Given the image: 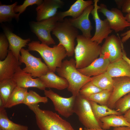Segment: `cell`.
<instances>
[{
	"label": "cell",
	"mask_w": 130,
	"mask_h": 130,
	"mask_svg": "<svg viewBox=\"0 0 130 130\" xmlns=\"http://www.w3.org/2000/svg\"><path fill=\"white\" fill-rule=\"evenodd\" d=\"M123 56L122 58L128 64L130 67V59L127 56L126 52L124 49L123 45L122 46Z\"/></svg>",
	"instance_id": "obj_39"
},
{
	"label": "cell",
	"mask_w": 130,
	"mask_h": 130,
	"mask_svg": "<svg viewBox=\"0 0 130 130\" xmlns=\"http://www.w3.org/2000/svg\"><path fill=\"white\" fill-rule=\"evenodd\" d=\"M94 7V5H91L87 7L78 18L68 19L72 25L81 30L83 36L89 38H92L91 32L93 28L89 16Z\"/></svg>",
	"instance_id": "obj_16"
},
{
	"label": "cell",
	"mask_w": 130,
	"mask_h": 130,
	"mask_svg": "<svg viewBox=\"0 0 130 130\" xmlns=\"http://www.w3.org/2000/svg\"><path fill=\"white\" fill-rule=\"evenodd\" d=\"M124 116L127 122L130 124V109L124 114Z\"/></svg>",
	"instance_id": "obj_40"
},
{
	"label": "cell",
	"mask_w": 130,
	"mask_h": 130,
	"mask_svg": "<svg viewBox=\"0 0 130 130\" xmlns=\"http://www.w3.org/2000/svg\"><path fill=\"white\" fill-rule=\"evenodd\" d=\"M111 130H130V127L126 126H120L114 127Z\"/></svg>",
	"instance_id": "obj_41"
},
{
	"label": "cell",
	"mask_w": 130,
	"mask_h": 130,
	"mask_svg": "<svg viewBox=\"0 0 130 130\" xmlns=\"http://www.w3.org/2000/svg\"><path fill=\"white\" fill-rule=\"evenodd\" d=\"M5 108H0V130H28L27 126L14 123L8 118Z\"/></svg>",
	"instance_id": "obj_24"
},
{
	"label": "cell",
	"mask_w": 130,
	"mask_h": 130,
	"mask_svg": "<svg viewBox=\"0 0 130 130\" xmlns=\"http://www.w3.org/2000/svg\"><path fill=\"white\" fill-rule=\"evenodd\" d=\"M52 32L58 40V44L62 45L65 48L67 56H73L75 48V40L79 35L78 29L66 18L58 21Z\"/></svg>",
	"instance_id": "obj_4"
},
{
	"label": "cell",
	"mask_w": 130,
	"mask_h": 130,
	"mask_svg": "<svg viewBox=\"0 0 130 130\" xmlns=\"http://www.w3.org/2000/svg\"><path fill=\"white\" fill-rule=\"evenodd\" d=\"M121 8L123 13H130V0H124Z\"/></svg>",
	"instance_id": "obj_37"
},
{
	"label": "cell",
	"mask_w": 130,
	"mask_h": 130,
	"mask_svg": "<svg viewBox=\"0 0 130 130\" xmlns=\"http://www.w3.org/2000/svg\"><path fill=\"white\" fill-rule=\"evenodd\" d=\"M17 86L13 78L0 81V98L2 101L4 107L9 97Z\"/></svg>",
	"instance_id": "obj_26"
},
{
	"label": "cell",
	"mask_w": 130,
	"mask_h": 130,
	"mask_svg": "<svg viewBox=\"0 0 130 130\" xmlns=\"http://www.w3.org/2000/svg\"><path fill=\"white\" fill-rule=\"evenodd\" d=\"M77 44L74 54L76 67L80 69L88 66L99 56L101 46L91 38L78 35L76 38Z\"/></svg>",
	"instance_id": "obj_1"
},
{
	"label": "cell",
	"mask_w": 130,
	"mask_h": 130,
	"mask_svg": "<svg viewBox=\"0 0 130 130\" xmlns=\"http://www.w3.org/2000/svg\"><path fill=\"white\" fill-rule=\"evenodd\" d=\"M45 96L52 101L55 110L61 116L67 118L74 113V107L76 96L72 95L69 98L63 97L51 89L44 91Z\"/></svg>",
	"instance_id": "obj_9"
},
{
	"label": "cell",
	"mask_w": 130,
	"mask_h": 130,
	"mask_svg": "<svg viewBox=\"0 0 130 130\" xmlns=\"http://www.w3.org/2000/svg\"><path fill=\"white\" fill-rule=\"evenodd\" d=\"M112 91L109 90H103L100 92L102 98V105H107Z\"/></svg>",
	"instance_id": "obj_35"
},
{
	"label": "cell",
	"mask_w": 130,
	"mask_h": 130,
	"mask_svg": "<svg viewBox=\"0 0 130 130\" xmlns=\"http://www.w3.org/2000/svg\"><path fill=\"white\" fill-rule=\"evenodd\" d=\"M28 92L27 89L17 86L9 97L5 108H10L20 104H23Z\"/></svg>",
	"instance_id": "obj_25"
},
{
	"label": "cell",
	"mask_w": 130,
	"mask_h": 130,
	"mask_svg": "<svg viewBox=\"0 0 130 130\" xmlns=\"http://www.w3.org/2000/svg\"><path fill=\"white\" fill-rule=\"evenodd\" d=\"M100 120L102 124V128L105 130H109L111 127H130V124L122 115H110L101 118Z\"/></svg>",
	"instance_id": "obj_23"
},
{
	"label": "cell",
	"mask_w": 130,
	"mask_h": 130,
	"mask_svg": "<svg viewBox=\"0 0 130 130\" xmlns=\"http://www.w3.org/2000/svg\"><path fill=\"white\" fill-rule=\"evenodd\" d=\"M106 72L112 78L130 77V67L122 58L110 63Z\"/></svg>",
	"instance_id": "obj_21"
},
{
	"label": "cell",
	"mask_w": 130,
	"mask_h": 130,
	"mask_svg": "<svg viewBox=\"0 0 130 130\" xmlns=\"http://www.w3.org/2000/svg\"><path fill=\"white\" fill-rule=\"evenodd\" d=\"M17 4L16 2L11 5H0V23L10 21L13 19L19 20L20 15L18 13H15L14 10V8Z\"/></svg>",
	"instance_id": "obj_29"
},
{
	"label": "cell",
	"mask_w": 130,
	"mask_h": 130,
	"mask_svg": "<svg viewBox=\"0 0 130 130\" xmlns=\"http://www.w3.org/2000/svg\"><path fill=\"white\" fill-rule=\"evenodd\" d=\"M98 12L102 13L106 17L111 29L116 32L130 27V22L126 20L122 11L119 9L113 8L109 10L106 5L101 3L99 6Z\"/></svg>",
	"instance_id": "obj_10"
},
{
	"label": "cell",
	"mask_w": 130,
	"mask_h": 130,
	"mask_svg": "<svg viewBox=\"0 0 130 130\" xmlns=\"http://www.w3.org/2000/svg\"><path fill=\"white\" fill-rule=\"evenodd\" d=\"M28 46V50L38 52L49 70L54 72L57 68L61 66L62 60L67 56L66 50L62 45L58 44L50 47L39 41H32L29 42Z\"/></svg>",
	"instance_id": "obj_2"
},
{
	"label": "cell",
	"mask_w": 130,
	"mask_h": 130,
	"mask_svg": "<svg viewBox=\"0 0 130 130\" xmlns=\"http://www.w3.org/2000/svg\"><path fill=\"white\" fill-rule=\"evenodd\" d=\"M114 109L121 115L130 109V92L124 96L116 103Z\"/></svg>",
	"instance_id": "obj_31"
},
{
	"label": "cell",
	"mask_w": 130,
	"mask_h": 130,
	"mask_svg": "<svg viewBox=\"0 0 130 130\" xmlns=\"http://www.w3.org/2000/svg\"><path fill=\"white\" fill-rule=\"evenodd\" d=\"M21 65L12 52L9 50L5 59L0 60V81L13 78L18 67Z\"/></svg>",
	"instance_id": "obj_17"
},
{
	"label": "cell",
	"mask_w": 130,
	"mask_h": 130,
	"mask_svg": "<svg viewBox=\"0 0 130 130\" xmlns=\"http://www.w3.org/2000/svg\"><path fill=\"white\" fill-rule=\"evenodd\" d=\"M9 44L8 39L5 34L0 35V60H4L7 55Z\"/></svg>",
	"instance_id": "obj_33"
},
{
	"label": "cell",
	"mask_w": 130,
	"mask_h": 130,
	"mask_svg": "<svg viewBox=\"0 0 130 130\" xmlns=\"http://www.w3.org/2000/svg\"><path fill=\"white\" fill-rule=\"evenodd\" d=\"M109 36L105 39L101 46V53L109 59L110 63L122 58V46L123 43L118 34Z\"/></svg>",
	"instance_id": "obj_12"
},
{
	"label": "cell",
	"mask_w": 130,
	"mask_h": 130,
	"mask_svg": "<svg viewBox=\"0 0 130 130\" xmlns=\"http://www.w3.org/2000/svg\"><path fill=\"white\" fill-rule=\"evenodd\" d=\"M94 7L91 13L94 21L95 25V31L91 40L99 44L102 42L111 33L113 30L110 27L108 21L106 19L102 20L100 18L98 13L99 6L98 3L99 0H93Z\"/></svg>",
	"instance_id": "obj_11"
},
{
	"label": "cell",
	"mask_w": 130,
	"mask_h": 130,
	"mask_svg": "<svg viewBox=\"0 0 130 130\" xmlns=\"http://www.w3.org/2000/svg\"><path fill=\"white\" fill-rule=\"evenodd\" d=\"M64 2L60 0H44L36 10L37 21L52 17L56 15L58 9L63 7Z\"/></svg>",
	"instance_id": "obj_15"
},
{
	"label": "cell",
	"mask_w": 130,
	"mask_h": 130,
	"mask_svg": "<svg viewBox=\"0 0 130 130\" xmlns=\"http://www.w3.org/2000/svg\"><path fill=\"white\" fill-rule=\"evenodd\" d=\"M124 0H115V1L117 6L118 7L119 9L121 8Z\"/></svg>",
	"instance_id": "obj_42"
},
{
	"label": "cell",
	"mask_w": 130,
	"mask_h": 130,
	"mask_svg": "<svg viewBox=\"0 0 130 130\" xmlns=\"http://www.w3.org/2000/svg\"><path fill=\"white\" fill-rule=\"evenodd\" d=\"M102 90L91 81L86 83L81 88L79 93L83 96L88 99L92 95Z\"/></svg>",
	"instance_id": "obj_32"
},
{
	"label": "cell",
	"mask_w": 130,
	"mask_h": 130,
	"mask_svg": "<svg viewBox=\"0 0 130 130\" xmlns=\"http://www.w3.org/2000/svg\"><path fill=\"white\" fill-rule=\"evenodd\" d=\"M34 113L40 130H75L69 122L52 111L38 107Z\"/></svg>",
	"instance_id": "obj_5"
},
{
	"label": "cell",
	"mask_w": 130,
	"mask_h": 130,
	"mask_svg": "<svg viewBox=\"0 0 130 130\" xmlns=\"http://www.w3.org/2000/svg\"><path fill=\"white\" fill-rule=\"evenodd\" d=\"M113 78V89L107 105L112 109H114L115 104L118 100L130 92V77Z\"/></svg>",
	"instance_id": "obj_13"
},
{
	"label": "cell",
	"mask_w": 130,
	"mask_h": 130,
	"mask_svg": "<svg viewBox=\"0 0 130 130\" xmlns=\"http://www.w3.org/2000/svg\"><path fill=\"white\" fill-rule=\"evenodd\" d=\"M47 97H42L32 90H29L25 98L23 104L28 106L32 105L38 104L39 103L44 104L48 101Z\"/></svg>",
	"instance_id": "obj_30"
},
{
	"label": "cell",
	"mask_w": 130,
	"mask_h": 130,
	"mask_svg": "<svg viewBox=\"0 0 130 130\" xmlns=\"http://www.w3.org/2000/svg\"><path fill=\"white\" fill-rule=\"evenodd\" d=\"M4 31L9 43L8 50L11 51L13 55L19 60L21 50L28 44L31 41L30 39H23L13 33L8 28H4Z\"/></svg>",
	"instance_id": "obj_19"
},
{
	"label": "cell",
	"mask_w": 130,
	"mask_h": 130,
	"mask_svg": "<svg viewBox=\"0 0 130 130\" xmlns=\"http://www.w3.org/2000/svg\"><path fill=\"white\" fill-rule=\"evenodd\" d=\"M43 1L42 0H25L22 4L17 5L15 6L14 8V12L16 13L18 12L19 14L20 15L25 11L28 6L35 4L37 5V6H39Z\"/></svg>",
	"instance_id": "obj_34"
},
{
	"label": "cell",
	"mask_w": 130,
	"mask_h": 130,
	"mask_svg": "<svg viewBox=\"0 0 130 130\" xmlns=\"http://www.w3.org/2000/svg\"><path fill=\"white\" fill-rule=\"evenodd\" d=\"M100 92L92 95L88 99L90 101H94L100 105H102Z\"/></svg>",
	"instance_id": "obj_36"
},
{
	"label": "cell",
	"mask_w": 130,
	"mask_h": 130,
	"mask_svg": "<svg viewBox=\"0 0 130 130\" xmlns=\"http://www.w3.org/2000/svg\"><path fill=\"white\" fill-rule=\"evenodd\" d=\"M59 21L57 13L54 16L49 18L39 21H32L30 24V29L42 43L48 46L55 45V42L51 35V32Z\"/></svg>",
	"instance_id": "obj_7"
},
{
	"label": "cell",
	"mask_w": 130,
	"mask_h": 130,
	"mask_svg": "<svg viewBox=\"0 0 130 130\" xmlns=\"http://www.w3.org/2000/svg\"><path fill=\"white\" fill-rule=\"evenodd\" d=\"M29 51L28 49L22 48L19 60L21 63L25 64V67L23 69L25 72L31 74L33 78H40L46 74L49 69L42 61L41 58L35 57Z\"/></svg>",
	"instance_id": "obj_8"
},
{
	"label": "cell",
	"mask_w": 130,
	"mask_h": 130,
	"mask_svg": "<svg viewBox=\"0 0 130 130\" xmlns=\"http://www.w3.org/2000/svg\"><path fill=\"white\" fill-rule=\"evenodd\" d=\"M84 130H105L102 128L100 129H88L85 128Z\"/></svg>",
	"instance_id": "obj_44"
},
{
	"label": "cell",
	"mask_w": 130,
	"mask_h": 130,
	"mask_svg": "<svg viewBox=\"0 0 130 130\" xmlns=\"http://www.w3.org/2000/svg\"><path fill=\"white\" fill-rule=\"evenodd\" d=\"M110 63L108 58L101 53L98 57L89 65L78 69L82 74L87 77L95 76L106 72Z\"/></svg>",
	"instance_id": "obj_18"
},
{
	"label": "cell",
	"mask_w": 130,
	"mask_h": 130,
	"mask_svg": "<svg viewBox=\"0 0 130 130\" xmlns=\"http://www.w3.org/2000/svg\"><path fill=\"white\" fill-rule=\"evenodd\" d=\"M90 101L94 115L98 121H100L101 118L110 115H122L115 110L112 109L107 105H99L95 102Z\"/></svg>",
	"instance_id": "obj_28"
},
{
	"label": "cell",
	"mask_w": 130,
	"mask_h": 130,
	"mask_svg": "<svg viewBox=\"0 0 130 130\" xmlns=\"http://www.w3.org/2000/svg\"><path fill=\"white\" fill-rule=\"evenodd\" d=\"M74 113L77 115L79 121L85 128H102V123L95 118L90 100L81 95L79 93L76 96Z\"/></svg>",
	"instance_id": "obj_6"
},
{
	"label": "cell",
	"mask_w": 130,
	"mask_h": 130,
	"mask_svg": "<svg viewBox=\"0 0 130 130\" xmlns=\"http://www.w3.org/2000/svg\"><path fill=\"white\" fill-rule=\"evenodd\" d=\"M33 77L31 74L25 72L19 66L13 78L18 86L27 89L35 87L41 90H45L46 88L40 78Z\"/></svg>",
	"instance_id": "obj_14"
},
{
	"label": "cell",
	"mask_w": 130,
	"mask_h": 130,
	"mask_svg": "<svg viewBox=\"0 0 130 130\" xmlns=\"http://www.w3.org/2000/svg\"><path fill=\"white\" fill-rule=\"evenodd\" d=\"M92 78L91 81L99 88L102 90H109L112 91L113 79L106 72Z\"/></svg>",
	"instance_id": "obj_27"
},
{
	"label": "cell",
	"mask_w": 130,
	"mask_h": 130,
	"mask_svg": "<svg viewBox=\"0 0 130 130\" xmlns=\"http://www.w3.org/2000/svg\"><path fill=\"white\" fill-rule=\"evenodd\" d=\"M93 3V1L91 0H77L68 10L57 13L59 21L63 20L65 17L67 16H71L73 18H78L87 7Z\"/></svg>",
	"instance_id": "obj_22"
},
{
	"label": "cell",
	"mask_w": 130,
	"mask_h": 130,
	"mask_svg": "<svg viewBox=\"0 0 130 130\" xmlns=\"http://www.w3.org/2000/svg\"><path fill=\"white\" fill-rule=\"evenodd\" d=\"M125 17L126 20L130 22V13H127Z\"/></svg>",
	"instance_id": "obj_43"
},
{
	"label": "cell",
	"mask_w": 130,
	"mask_h": 130,
	"mask_svg": "<svg viewBox=\"0 0 130 130\" xmlns=\"http://www.w3.org/2000/svg\"><path fill=\"white\" fill-rule=\"evenodd\" d=\"M120 36L122 37L121 41L123 43L130 38V30L121 33Z\"/></svg>",
	"instance_id": "obj_38"
},
{
	"label": "cell",
	"mask_w": 130,
	"mask_h": 130,
	"mask_svg": "<svg viewBox=\"0 0 130 130\" xmlns=\"http://www.w3.org/2000/svg\"><path fill=\"white\" fill-rule=\"evenodd\" d=\"M40 78L46 88L62 90L67 88L69 86L68 82L65 78L50 70Z\"/></svg>",
	"instance_id": "obj_20"
},
{
	"label": "cell",
	"mask_w": 130,
	"mask_h": 130,
	"mask_svg": "<svg viewBox=\"0 0 130 130\" xmlns=\"http://www.w3.org/2000/svg\"><path fill=\"white\" fill-rule=\"evenodd\" d=\"M56 72L58 76L67 80L69 84L68 90L75 96L81 88L92 79V77L85 76L78 71L75 59L72 58L63 61L61 66L56 68Z\"/></svg>",
	"instance_id": "obj_3"
}]
</instances>
